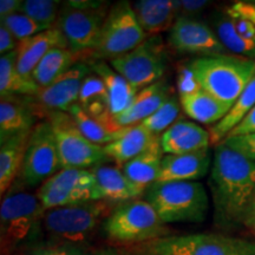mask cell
<instances>
[{
    "mask_svg": "<svg viewBox=\"0 0 255 255\" xmlns=\"http://www.w3.org/2000/svg\"><path fill=\"white\" fill-rule=\"evenodd\" d=\"M144 200L150 203L165 225L203 222L209 210L206 188L196 181L155 182L146 189Z\"/></svg>",
    "mask_w": 255,
    "mask_h": 255,
    "instance_id": "5",
    "label": "cell"
},
{
    "mask_svg": "<svg viewBox=\"0 0 255 255\" xmlns=\"http://www.w3.org/2000/svg\"><path fill=\"white\" fill-rule=\"evenodd\" d=\"M226 14L255 25V1H237L225 8Z\"/></svg>",
    "mask_w": 255,
    "mask_h": 255,
    "instance_id": "39",
    "label": "cell"
},
{
    "mask_svg": "<svg viewBox=\"0 0 255 255\" xmlns=\"http://www.w3.org/2000/svg\"><path fill=\"white\" fill-rule=\"evenodd\" d=\"M62 4L58 0H23L19 12L49 30L56 26Z\"/></svg>",
    "mask_w": 255,
    "mask_h": 255,
    "instance_id": "34",
    "label": "cell"
},
{
    "mask_svg": "<svg viewBox=\"0 0 255 255\" xmlns=\"http://www.w3.org/2000/svg\"><path fill=\"white\" fill-rule=\"evenodd\" d=\"M110 8L108 1L71 0L63 2L56 27L62 31L73 53L91 52Z\"/></svg>",
    "mask_w": 255,
    "mask_h": 255,
    "instance_id": "8",
    "label": "cell"
},
{
    "mask_svg": "<svg viewBox=\"0 0 255 255\" xmlns=\"http://www.w3.org/2000/svg\"><path fill=\"white\" fill-rule=\"evenodd\" d=\"M208 130L190 121L178 120L161 135L164 155H182L209 148Z\"/></svg>",
    "mask_w": 255,
    "mask_h": 255,
    "instance_id": "20",
    "label": "cell"
},
{
    "mask_svg": "<svg viewBox=\"0 0 255 255\" xmlns=\"http://www.w3.org/2000/svg\"><path fill=\"white\" fill-rule=\"evenodd\" d=\"M171 95V87L164 79L142 89L137 92L130 107L124 113L114 117L115 126L117 128H130L142 123L154 115Z\"/></svg>",
    "mask_w": 255,
    "mask_h": 255,
    "instance_id": "19",
    "label": "cell"
},
{
    "mask_svg": "<svg viewBox=\"0 0 255 255\" xmlns=\"http://www.w3.org/2000/svg\"><path fill=\"white\" fill-rule=\"evenodd\" d=\"M213 162L210 149L182 155H164L156 182L196 181L208 174Z\"/></svg>",
    "mask_w": 255,
    "mask_h": 255,
    "instance_id": "17",
    "label": "cell"
},
{
    "mask_svg": "<svg viewBox=\"0 0 255 255\" xmlns=\"http://www.w3.org/2000/svg\"><path fill=\"white\" fill-rule=\"evenodd\" d=\"M81 58L82 55L73 53L70 49L56 47L51 50L38 64L32 73V78L39 89L49 87L51 83L71 69L76 63L81 62Z\"/></svg>",
    "mask_w": 255,
    "mask_h": 255,
    "instance_id": "30",
    "label": "cell"
},
{
    "mask_svg": "<svg viewBox=\"0 0 255 255\" xmlns=\"http://www.w3.org/2000/svg\"><path fill=\"white\" fill-rule=\"evenodd\" d=\"M89 64H90L92 71L97 73L104 82L108 96H109L110 113L113 117L124 113L130 107L137 95L136 89L123 76L115 71L107 62L92 60Z\"/></svg>",
    "mask_w": 255,
    "mask_h": 255,
    "instance_id": "25",
    "label": "cell"
},
{
    "mask_svg": "<svg viewBox=\"0 0 255 255\" xmlns=\"http://www.w3.org/2000/svg\"><path fill=\"white\" fill-rule=\"evenodd\" d=\"M169 45L181 53L210 57L226 55V47L208 24L193 17H180L169 31Z\"/></svg>",
    "mask_w": 255,
    "mask_h": 255,
    "instance_id": "15",
    "label": "cell"
},
{
    "mask_svg": "<svg viewBox=\"0 0 255 255\" xmlns=\"http://www.w3.org/2000/svg\"><path fill=\"white\" fill-rule=\"evenodd\" d=\"M45 120L52 127L62 169H91L111 161L98 145L83 135L69 113L52 111Z\"/></svg>",
    "mask_w": 255,
    "mask_h": 255,
    "instance_id": "10",
    "label": "cell"
},
{
    "mask_svg": "<svg viewBox=\"0 0 255 255\" xmlns=\"http://www.w3.org/2000/svg\"><path fill=\"white\" fill-rule=\"evenodd\" d=\"M1 25H4L18 41H21L26 39V38L36 36L40 32L46 31L45 27L36 23L33 19L27 17L26 14L20 13V12L2 19Z\"/></svg>",
    "mask_w": 255,
    "mask_h": 255,
    "instance_id": "36",
    "label": "cell"
},
{
    "mask_svg": "<svg viewBox=\"0 0 255 255\" xmlns=\"http://www.w3.org/2000/svg\"><path fill=\"white\" fill-rule=\"evenodd\" d=\"M95 177L90 169H62L37 189L45 210L91 201Z\"/></svg>",
    "mask_w": 255,
    "mask_h": 255,
    "instance_id": "13",
    "label": "cell"
},
{
    "mask_svg": "<svg viewBox=\"0 0 255 255\" xmlns=\"http://www.w3.org/2000/svg\"><path fill=\"white\" fill-rule=\"evenodd\" d=\"M59 170H62V164L55 133L45 120L32 129L18 181L25 188L40 187Z\"/></svg>",
    "mask_w": 255,
    "mask_h": 255,
    "instance_id": "12",
    "label": "cell"
},
{
    "mask_svg": "<svg viewBox=\"0 0 255 255\" xmlns=\"http://www.w3.org/2000/svg\"><path fill=\"white\" fill-rule=\"evenodd\" d=\"M254 62H255V60H254Z\"/></svg>",
    "mask_w": 255,
    "mask_h": 255,
    "instance_id": "46",
    "label": "cell"
},
{
    "mask_svg": "<svg viewBox=\"0 0 255 255\" xmlns=\"http://www.w3.org/2000/svg\"><path fill=\"white\" fill-rule=\"evenodd\" d=\"M222 143L225 145H227L228 148L233 149L234 151L246 156L247 158L255 162V133L227 137Z\"/></svg>",
    "mask_w": 255,
    "mask_h": 255,
    "instance_id": "38",
    "label": "cell"
},
{
    "mask_svg": "<svg viewBox=\"0 0 255 255\" xmlns=\"http://www.w3.org/2000/svg\"><path fill=\"white\" fill-rule=\"evenodd\" d=\"M56 47L69 49L65 37L56 26L19 41L17 47V70L21 77L27 81H33L32 73L34 69L41 59Z\"/></svg>",
    "mask_w": 255,
    "mask_h": 255,
    "instance_id": "16",
    "label": "cell"
},
{
    "mask_svg": "<svg viewBox=\"0 0 255 255\" xmlns=\"http://www.w3.org/2000/svg\"><path fill=\"white\" fill-rule=\"evenodd\" d=\"M91 251L87 246L73 245L47 244L39 245L25 255H90Z\"/></svg>",
    "mask_w": 255,
    "mask_h": 255,
    "instance_id": "37",
    "label": "cell"
},
{
    "mask_svg": "<svg viewBox=\"0 0 255 255\" xmlns=\"http://www.w3.org/2000/svg\"><path fill=\"white\" fill-rule=\"evenodd\" d=\"M188 69L203 90L233 107L255 75V62L246 57L218 55L197 57Z\"/></svg>",
    "mask_w": 255,
    "mask_h": 255,
    "instance_id": "3",
    "label": "cell"
},
{
    "mask_svg": "<svg viewBox=\"0 0 255 255\" xmlns=\"http://www.w3.org/2000/svg\"><path fill=\"white\" fill-rule=\"evenodd\" d=\"M102 228L108 240L120 247L135 246L170 235V229L144 199L119 203Z\"/></svg>",
    "mask_w": 255,
    "mask_h": 255,
    "instance_id": "7",
    "label": "cell"
},
{
    "mask_svg": "<svg viewBox=\"0 0 255 255\" xmlns=\"http://www.w3.org/2000/svg\"><path fill=\"white\" fill-rule=\"evenodd\" d=\"M32 130L21 132L0 144V193L6 195L19 177Z\"/></svg>",
    "mask_w": 255,
    "mask_h": 255,
    "instance_id": "26",
    "label": "cell"
},
{
    "mask_svg": "<svg viewBox=\"0 0 255 255\" xmlns=\"http://www.w3.org/2000/svg\"><path fill=\"white\" fill-rule=\"evenodd\" d=\"M46 210L36 194L12 186L0 206V250L1 255L30 252L39 246L44 233Z\"/></svg>",
    "mask_w": 255,
    "mask_h": 255,
    "instance_id": "2",
    "label": "cell"
},
{
    "mask_svg": "<svg viewBox=\"0 0 255 255\" xmlns=\"http://www.w3.org/2000/svg\"><path fill=\"white\" fill-rule=\"evenodd\" d=\"M154 135L141 124L130 127L116 141L104 145V151L111 161L122 168L124 164L138 156L151 144Z\"/></svg>",
    "mask_w": 255,
    "mask_h": 255,
    "instance_id": "27",
    "label": "cell"
},
{
    "mask_svg": "<svg viewBox=\"0 0 255 255\" xmlns=\"http://www.w3.org/2000/svg\"><path fill=\"white\" fill-rule=\"evenodd\" d=\"M117 205L91 200L46 210L44 232L49 235V244L85 246Z\"/></svg>",
    "mask_w": 255,
    "mask_h": 255,
    "instance_id": "4",
    "label": "cell"
},
{
    "mask_svg": "<svg viewBox=\"0 0 255 255\" xmlns=\"http://www.w3.org/2000/svg\"><path fill=\"white\" fill-rule=\"evenodd\" d=\"M181 107L188 117L202 124L219 123L232 107L222 103L202 88L180 94Z\"/></svg>",
    "mask_w": 255,
    "mask_h": 255,
    "instance_id": "23",
    "label": "cell"
},
{
    "mask_svg": "<svg viewBox=\"0 0 255 255\" xmlns=\"http://www.w3.org/2000/svg\"><path fill=\"white\" fill-rule=\"evenodd\" d=\"M132 5L129 1H119L111 6L105 19L97 43L90 52V60H113L126 55L146 40Z\"/></svg>",
    "mask_w": 255,
    "mask_h": 255,
    "instance_id": "9",
    "label": "cell"
},
{
    "mask_svg": "<svg viewBox=\"0 0 255 255\" xmlns=\"http://www.w3.org/2000/svg\"><path fill=\"white\" fill-rule=\"evenodd\" d=\"M23 0H1L0 1V19H5L9 15L18 13Z\"/></svg>",
    "mask_w": 255,
    "mask_h": 255,
    "instance_id": "43",
    "label": "cell"
},
{
    "mask_svg": "<svg viewBox=\"0 0 255 255\" xmlns=\"http://www.w3.org/2000/svg\"><path fill=\"white\" fill-rule=\"evenodd\" d=\"M90 255H127L122 247H103L91 251Z\"/></svg>",
    "mask_w": 255,
    "mask_h": 255,
    "instance_id": "45",
    "label": "cell"
},
{
    "mask_svg": "<svg viewBox=\"0 0 255 255\" xmlns=\"http://www.w3.org/2000/svg\"><path fill=\"white\" fill-rule=\"evenodd\" d=\"M36 114L27 100L15 97L0 101V144L19 133L32 130L36 126Z\"/></svg>",
    "mask_w": 255,
    "mask_h": 255,
    "instance_id": "24",
    "label": "cell"
},
{
    "mask_svg": "<svg viewBox=\"0 0 255 255\" xmlns=\"http://www.w3.org/2000/svg\"><path fill=\"white\" fill-rule=\"evenodd\" d=\"M132 9L146 36H157L173 27L177 20V0H138Z\"/></svg>",
    "mask_w": 255,
    "mask_h": 255,
    "instance_id": "22",
    "label": "cell"
},
{
    "mask_svg": "<svg viewBox=\"0 0 255 255\" xmlns=\"http://www.w3.org/2000/svg\"><path fill=\"white\" fill-rule=\"evenodd\" d=\"M39 87L34 81L21 77L17 70V50L0 58V95L1 98L24 96L32 97L37 95Z\"/></svg>",
    "mask_w": 255,
    "mask_h": 255,
    "instance_id": "31",
    "label": "cell"
},
{
    "mask_svg": "<svg viewBox=\"0 0 255 255\" xmlns=\"http://www.w3.org/2000/svg\"><path fill=\"white\" fill-rule=\"evenodd\" d=\"M216 36L226 47L237 56L246 57V58L255 60V40H251L241 36L235 27L233 19L222 12L216 13L212 19Z\"/></svg>",
    "mask_w": 255,
    "mask_h": 255,
    "instance_id": "33",
    "label": "cell"
},
{
    "mask_svg": "<svg viewBox=\"0 0 255 255\" xmlns=\"http://www.w3.org/2000/svg\"><path fill=\"white\" fill-rule=\"evenodd\" d=\"M212 4L207 0H177V14L180 17H190L199 13Z\"/></svg>",
    "mask_w": 255,
    "mask_h": 255,
    "instance_id": "40",
    "label": "cell"
},
{
    "mask_svg": "<svg viewBox=\"0 0 255 255\" xmlns=\"http://www.w3.org/2000/svg\"><path fill=\"white\" fill-rule=\"evenodd\" d=\"M110 66L123 76L136 91L161 81L167 65V53L161 36L146 38L139 46L110 60Z\"/></svg>",
    "mask_w": 255,
    "mask_h": 255,
    "instance_id": "11",
    "label": "cell"
},
{
    "mask_svg": "<svg viewBox=\"0 0 255 255\" xmlns=\"http://www.w3.org/2000/svg\"><path fill=\"white\" fill-rule=\"evenodd\" d=\"M19 41L15 39L13 34L0 24V55L5 56L12 51L17 50Z\"/></svg>",
    "mask_w": 255,
    "mask_h": 255,
    "instance_id": "42",
    "label": "cell"
},
{
    "mask_svg": "<svg viewBox=\"0 0 255 255\" xmlns=\"http://www.w3.org/2000/svg\"><path fill=\"white\" fill-rule=\"evenodd\" d=\"M77 104L94 119L100 120L109 126L116 127L114 123L113 115L110 113L107 88L102 78L94 71L89 73L83 82Z\"/></svg>",
    "mask_w": 255,
    "mask_h": 255,
    "instance_id": "28",
    "label": "cell"
},
{
    "mask_svg": "<svg viewBox=\"0 0 255 255\" xmlns=\"http://www.w3.org/2000/svg\"><path fill=\"white\" fill-rule=\"evenodd\" d=\"M242 225L250 229L253 234H255V194H254L253 200H252L250 207H248L246 214H245Z\"/></svg>",
    "mask_w": 255,
    "mask_h": 255,
    "instance_id": "44",
    "label": "cell"
},
{
    "mask_svg": "<svg viewBox=\"0 0 255 255\" xmlns=\"http://www.w3.org/2000/svg\"><path fill=\"white\" fill-rule=\"evenodd\" d=\"M91 71L90 64L87 60H81L51 83L49 87L39 89L37 95L31 97L33 100L27 97V102L36 116L46 117V115L52 111L68 113L72 105L77 104L83 82Z\"/></svg>",
    "mask_w": 255,
    "mask_h": 255,
    "instance_id": "14",
    "label": "cell"
},
{
    "mask_svg": "<svg viewBox=\"0 0 255 255\" xmlns=\"http://www.w3.org/2000/svg\"><path fill=\"white\" fill-rule=\"evenodd\" d=\"M255 107V75L248 85L239 96V98L233 104L231 110L219 123L210 127L208 130L210 135V143L213 145H218L226 139L234 128H237L245 117L250 114V111Z\"/></svg>",
    "mask_w": 255,
    "mask_h": 255,
    "instance_id": "29",
    "label": "cell"
},
{
    "mask_svg": "<svg viewBox=\"0 0 255 255\" xmlns=\"http://www.w3.org/2000/svg\"><path fill=\"white\" fill-rule=\"evenodd\" d=\"M127 255H255V244L223 234L168 235L135 246Z\"/></svg>",
    "mask_w": 255,
    "mask_h": 255,
    "instance_id": "6",
    "label": "cell"
},
{
    "mask_svg": "<svg viewBox=\"0 0 255 255\" xmlns=\"http://www.w3.org/2000/svg\"><path fill=\"white\" fill-rule=\"evenodd\" d=\"M208 186L216 222L242 225L255 194V162L220 143L214 149Z\"/></svg>",
    "mask_w": 255,
    "mask_h": 255,
    "instance_id": "1",
    "label": "cell"
},
{
    "mask_svg": "<svg viewBox=\"0 0 255 255\" xmlns=\"http://www.w3.org/2000/svg\"><path fill=\"white\" fill-rule=\"evenodd\" d=\"M255 133V107L250 111V114L245 117V120L239 124L237 128L232 130L231 133L227 137H235V136H244ZM226 137V138H227Z\"/></svg>",
    "mask_w": 255,
    "mask_h": 255,
    "instance_id": "41",
    "label": "cell"
},
{
    "mask_svg": "<svg viewBox=\"0 0 255 255\" xmlns=\"http://www.w3.org/2000/svg\"><path fill=\"white\" fill-rule=\"evenodd\" d=\"M181 109L182 107H181L180 98L175 97L173 94L154 115H151L150 117H148L139 124L154 135H159L161 132H164L165 130L169 129L175 122H177L176 120Z\"/></svg>",
    "mask_w": 255,
    "mask_h": 255,
    "instance_id": "35",
    "label": "cell"
},
{
    "mask_svg": "<svg viewBox=\"0 0 255 255\" xmlns=\"http://www.w3.org/2000/svg\"><path fill=\"white\" fill-rule=\"evenodd\" d=\"M163 157L161 136L157 135L144 151L122 167L124 175L138 197L144 196L146 189L157 181Z\"/></svg>",
    "mask_w": 255,
    "mask_h": 255,
    "instance_id": "18",
    "label": "cell"
},
{
    "mask_svg": "<svg viewBox=\"0 0 255 255\" xmlns=\"http://www.w3.org/2000/svg\"><path fill=\"white\" fill-rule=\"evenodd\" d=\"M95 177L92 200L121 203L139 199L131 183L124 175L122 168L101 164L90 169Z\"/></svg>",
    "mask_w": 255,
    "mask_h": 255,
    "instance_id": "21",
    "label": "cell"
},
{
    "mask_svg": "<svg viewBox=\"0 0 255 255\" xmlns=\"http://www.w3.org/2000/svg\"><path fill=\"white\" fill-rule=\"evenodd\" d=\"M68 113L77 124L78 129L81 130L83 135L87 137L89 141L98 145L104 146L116 141L128 129V128L121 129V128L109 126L100 120L94 119L85 113L78 104L72 105Z\"/></svg>",
    "mask_w": 255,
    "mask_h": 255,
    "instance_id": "32",
    "label": "cell"
}]
</instances>
